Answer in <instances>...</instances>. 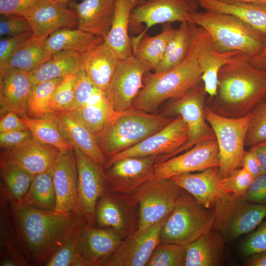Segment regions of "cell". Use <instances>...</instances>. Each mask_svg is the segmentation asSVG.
<instances>
[{"label":"cell","instance_id":"cell-30","mask_svg":"<svg viewBox=\"0 0 266 266\" xmlns=\"http://www.w3.org/2000/svg\"><path fill=\"white\" fill-rule=\"evenodd\" d=\"M200 6L233 16L266 36V2L227 3L218 0H196Z\"/></svg>","mask_w":266,"mask_h":266},{"label":"cell","instance_id":"cell-7","mask_svg":"<svg viewBox=\"0 0 266 266\" xmlns=\"http://www.w3.org/2000/svg\"><path fill=\"white\" fill-rule=\"evenodd\" d=\"M205 118L214 133L219 151L218 170L221 178L242 167L245 140L252 113L230 118L222 116L209 106L204 108Z\"/></svg>","mask_w":266,"mask_h":266},{"label":"cell","instance_id":"cell-9","mask_svg":"<svg viewBox=\"0 0 266 266\" xmlns=\"http://www.w3.org/2000/svg\"><path fill=\"white\" fill-rule=\"evenodd\" d=\"M171 179L154 178L134 194L139 205L136 233L142 232L168 215L186 193Z\"/></svg>","mask_w":266,"mask_h":266},{"label":"cell","instance_id":"cell-26","mask_svg":"<svg viewBox=\"0 0 266 266\" xmlns=\"http://www.w3.org/2000/svg\"><path fill=\"white\" fill-rule=\"evenodd\" d=\"M29 73L16 69L0 72L1 115L14 112L21 117L26 114L27 100L33 86Z\"/></svg>","mask_w":266,"mask_h":266},{"label":"cell","instance_id":"cell-6","mask_svg":"<svg viewBox=\"0 0 266 266\" xmlns=\"http://www.w3.org/2000/svg\"><path fill=\"white\" fill-rule=\"evenodd\" d=\"M213 219V208H206L186 192L165 221L160 243L187 245L212 230Z\"/></svg>","mask_w":266,"mask_h":266},{"label":"cell","instance_id":"cell-42","mask_svg":"<svg viewBox=\"0 0 266 266\" xmlns=\"http://www.w3.org/2000/svg\"><path fill=\"white\" fill-rule=\"evenodd\" d=\"M63 78H56L32 86L26 105L27 116L31 118H42L50 114L51 98L56 87Z\"/></svg>","mask_w":266,"mask_h":266},{"label":"cell","instance_id":"cell-24","mask_svg":"<svg viewBox=\"0 0 266 266\" xmlns=\"http://www.w3.org/2000/svg\"><path fill=\"white\" fill-rule=\"evenodd\" d=\"M170 179L206 208H212L216 200L225 193L218 167H210L195 173H182Z\"/></svg>","mask_w":266,"mask_h":266},{"label":"cell","instance_id":"cell-13","mask_svg":"<svg viewBox=\"0 0 266 266\" xmlns=\"http://www.w3.org/2000/svg\"><path fill=\"white\" fill-rule=\"evenodd\" d=\"M73 148L78 167L77 201L75 214L87 225L97 227L96 205L105 190L103 168L78 148Z\"/></svg>","mask_w":266,"mask_h":266},{"label":"cell","instance_id":"cell-44","mask_svg":"<svg viewBox=\"0 0 266 266\" xmlns=\"http://www.w3.org/2000/svg\"><path fill=\"white\" fill-rule=\"evenodd\" d=\"M187 246L159 243L145 266H185Z\"/></svg>","mask_w":266,"mask_h":266},{"label":"cell","instance_id":"cell-28","mask_svg":"<svg viewBox=\"0 0 266 266\" xmlns=\"http://www.w3.org/2000/svg\"><path fill=\"white\" fill-rule=\"evenodd\" d=\"M69 111L79 118L95 136L102 132L121 113L114 109L106 92L95 86L86 103Z\"/></svg>","mask_w":266,"mask_h":266},{"label":"cell","instance_id":"cell-57","mask_svg":"<svg viewBox=\"0 0 266 266\" xmlns=\"http://www.w3.org/2000/svg\"><path fill=\"white\" fill-rule=\"evenodd\" d=\"M250 148L256 153L260 163L262 174L266 173V141Z\"/></svg>","mask_w":266,"mask_h":266},{"label":"cell","instance_id":"cell-2","mask_svg":"<svg viewBox=\"0 0 266 266\" xmlns=\"http://www.w3.org/2000/svg\"><path fill=\"white\" fill-rule=\"evenodd\" d=\"M192 24V45L185 59L169 69L147 72L143 86L133 101L132 109L153 112L166 100L181 98L202 81L199 55L210 35L204 29Z\"/></svg>","mask_w":266,"mask_h":266},{"label":"cell","instance_id":"cell-33","mask_svg":"<svg viewBox=\"0 0 266 266\" xmlns=\"http://www.w3.org/2000/svg\"><path fill=\"white\" fill-rule=\"evenodd\" d=\"M225 239L211 230L187 245L185 266H216L224 257Z\"/></svg>","mask_w":266,"mask_h":266},{"label":"cell","instance_id":"cell-61","mask_svg":"<svg viewBox=\"0 0 266 266\" xmlns=\"http://www.w3.org/2000/svg\"><path fill=\"white\" fill-rule=\"evenodd\" d=\"M65 5L69 0H54Z\"/></svg>","mask_w":266,"mask_h":266},{"label":"cell","instance_id":"cell-31","mask_svg":"<svg viewBox=\"0 0 266 266\" xmlns=\"http://www.w3.org/2000/svg\"><path fill=\"white\" fill-rule=\"evenodd\" d=\"M104 41L103 37L92 34L78 28H64L50 34L43 44L50 55L63 50L75 51L82 55Z\"/></svg>","mask_w":266,"mask_h":266},{"label":"cell","instance_id":"cell-23","mask_svg":"<svg viewBox=\"0 0 266 266\" xmlns=\"http://www.w3.org/2000/svg\"><path fill=\"white\" fill-rule=\"evenodd\" d=\"M60 152L54 146L33 137L16 146L1 150L0 157L35 175L51 167Z\"/></svg>","mask_w":266,"mask_h":266},{"label":"cell","instance_id":"cell-56","mask_svg":"<svg viewBox=\"0 0 266 266\" xmlns=\"http://www.w3.org/2000/svg\"><path fill=\"white\" fill-rule=\"evenodd\" d=\"M242 167L246 169L255 178L262 174L260 163L256 153L250 148L244 153Z\"/></svg>","mask_w":266,"mask_h":266},{"label":"cell","instance_id":"cell-14","mask_svg":"<svg viewBox=\"0 0 266 266\" xmlns=\"http://www.w3.org/2000/svg\"><path fill=\"white\" fill-rule=\"evenodd\" d=\"M95 218L98 227L112 229L125 238L137 230L138 202L133 195L105 192L98 200Z\"/></svg>","mask_w":266,"mask_h":266},{"label":"cell","instance_id":"cell-63","mask_svg":"<svg viewBox=\"0 0 266 266\" xmlns=\"http://www.w3.org/2000/svg\"><path fill=\"white\" fill-rule=\"evenodd\" d=\"M265 100H266V98Z\"/></svg>","mask_w":266,"mask_h":266},{"label":"cell","instance_id":"cell-52","mask_svg":"<svg viewBox=\"0 0 266 266\" xmlns=\"http://www.w3.org/2000/svg\"><path fill=\"white\" fill-rule=\"evenodd\" d=\"M41 0H0L1 15H19L24 14Z\"/></svg>","mask_w":266,"mask_h":266},{"label":"cell","instance_id":"cell-58","mask_svg":"<svg viewBox=\"0 0 266 266\" xmlns=\"http://www.w3.org/2000/svg\"><path fill=\"white\" fill-rule=\"evenodd\" d=\"M249 62L256 68L266 70V43L260 53L249 58Z\"/></svg>","mask_w":266,"mask_h":266},{"label":"cell","instance_id":"cell-19","mask_svg":"<svg viewBox=\"0 0 266 266\" xmlns=\"http://www.w3.org/2000/svg\"><path fill=\"white\" fill-rule=\"evenodd\" d=\"M169 215L145 231L125 237L102 266H145L160 243L162 229Z\"/></svg>","mask_w":266,"mask_h":266},{"label":"cell","instance_id":"cell-49","mask_svg":"<svg viewBox=\"0 0 266 266\" xmlns=\"http://www.w3.org/2000/svg\"><path fill=\"white\" fill-rule=\"evenodd\" d=\"M266 251V220L242 243L240 252L245 257Z\"/></svg>","mask_w":266,"mask_h":266},{"label":"cell","instance_id":"cell-48","mask_svg":"<svg viewBox=\"0 0 266 266\" xmlns=\"http://www.w3.org/2000/svg\"><path fill=\"white\" fill-rule=\"evenodd\" d=\"M32 31L30 23L24 16L2 15L0 20V35L13 36Z\"/></svg>","mask_w":266,"mask_h":266},{"label":"cell","instance_id":"cell-51","mask_svg":"<svg viewBox=\"0 0 266 266\" xmlns=\"http://www.w3.org/2000/svg\"><path fill=\"white\" fill-rule=\"evenodd\" d=\"M32 31L20 34L1 38L0 40V64L4 62L24 43L32 37Z\"/></svg>","mask_w":266,"mask_h":266},{"label":"cell","instance_id":"cell-62","mask_svg":"<svg viewBox=\"0 0 266 266\" xmlns=\"http://www.w3.org/2000/svg\"><path fill=\"white\" fill-rule=\"evenodd\" d=\"M140 0V3L143 2L145 0Z\"/></svg>","mask_w":266,"mask_h":266},{"label":"cell","instance_id":"cell-54","mask_svg":"<svg viewBox=\"0 0 266 266\" xmlns=\"http://www.w3.org/2000/svg\"><path fill=\"white\" fill-rule=\"evenodd\" d=\"M32 137L29 130L0 133L1 150L13 147Z\"/></svg>","mask_w":266,"mask_h":266},{"label":"cell","instance_id":"cell-46","mask_svg":"<svg viewBox=\"0 0 266 266\" xmlns=\"http://www.w3.org/2000/svg\"><path fill=\"white\" fill-rule=\"evenodd\" d=\"M251 112L245 140V146L250 148L266 141V100L257 105Z\"/></svg>","mask_w":266,"mask_h":266},{"label":"cell","instance_id":"cell-38","mask_svg":"<svg viewBox=\"0 0 266 266\" xmlns=\"http://www.w3.org/2000/svg\"><path fill=\"white\" fill-rule=\"evenodd\" d=\"M176 29L170 23L163 24L162 32L155 36L145 34L133 49V54L154 70L163 59L166 47Z\"/></svg>","mask_w":266,"mask_h":266},{"label":"cell","instance_id":"cell-39","mask_svg":"<svg viewBox=\"0 0 266 266\" xmlns=\"http://www.w3.org/2000/svg\"><path fill=\"white\" fill-rule=\"evenodd\" d=\"M53 166L34 175L28 193L19 203L41 210L55 211L56 197L53 181Z\"/></svg>","mask_w":266,"mask_h":266},{"label":"cell","instance_id":"cell-29","mask_svg":"<svg viewBox=\"0 0 266 266\" xmlns=\"http://www.w3.org/2000/svg\"><path fill=\"white\" fill-rule=\"evenodd\" d=\"M139 3L140 0H116L111 27L104 41L120 59L133 55L132 40L129 35L130 18L133 9Z\"/></svg>","mask_w":266,"mask_h":266},{"label":"cell","instance_id":"cell-34","mask_svg":"<svg viewBox=\"0 0 266 266\" xmlns=\"http://www.w3.org/2000/svg\"><path fill=\"white\" fill-rule=\"evenodd\" d=\"M0 197L8 203H20L28 193L34 175L0 157Z\"/></svg>","mask_w":266,"mask_h":266},{"label":"cell","instance_id":"cell-20","mask_svg":"<svg viewBox=\"0 0 266 266\" xmlns=\"http://www.w3.org/2000/svg\"><path fill=\"white\" fill-rule=\"evenodd\" d=\"M56 197L54 212L75 213L77 201L78 167L73 148L60 151L53 166Z\"/></svg>","mask_w":266,"mask_h":266},{"label":"cell","instance_id":"cell-50","mask_svg":"<svg viewBox=\"0 0 266 266\" xmlns=\"http://www.w3.org/2000/svg\"><path fill=\"white\" fill-rule=\"evenodd\" d=\"M94 86L89 78L83 66L76 73V79L74 87V101L71 111L83 105L90 98Z\"/></svg>","mask_w":266,"mask_h":266},{"label":"cell","instance_id":"cell-47","mask_svg":"<svg viewBox=\"0 0 266 266\" xmlns=\"http://www.w3.org/2000/svg\"><path fill=\"white\" fill-rule=\"evenodd\" d=\"M255 178L243 167L234 170L228 176L221 178L225 193L244 197Z\"/></svg>","mask_w":266,"mask_h":266},{"label":"cell","instance_id":"cell-45","mask_svg":"<svg viewBox=\"0 0 266 266\" xmlns=\"http://www.w3.org/2000/svg\"><path fill=\"white\" fill-rule=\"evenodd\" d=\"M76 73L64 77L55 89L49 103L50 113L71 111L74 101Z\"/></svg>","mask_w":266,"mask_h":266},{"label":"cell","instance_id":"cell-41","mask_svg":"<svg viewBox=\"0 0 266 266\" xmlns=\"http://www.w3.org/2000/svg\"><path fill=\"white\" fill-rule=\"evenodd\" d=\"M21 118L36 140L54 146L60 151L73 148L64 138L50 114L42 118H31L25 114Z\"/></svg>","mask_w":266,"mask_h":266},{"label":"cell","instance_id":"cell-27","mask_svg":"<svg viewBox=\"0 0 266 266\" xmlns=\"http://www.w3.org/2000/svg\"><path fill=\"white\" fill-rule=\"evenodd\" d=\"M120 60L105 41L82 55V66L91 82L105 92Z\"/></svg>","mask_w":266,"mask_h":266},{"label":"cell","instance_id":"cell-60","mask_svg":"<svg viewBox=\"0 0 266 266\" xmlns=\"http://www.w3.org/2000/svg\"><path fill=\"white\" fill-rule=\"evenodd\" d=\"M223 2L227 3H232L238 2H266V0H218Z\"/></svg>","mask_w":266,"mask_h":266},{"label":"cell","instance_id":"cell-18","mask_svg":"<svg viewBox=\"0 0 266 266\" xmlns=\"http://www.w3.org/2000/svg\"><path fill=\"white\" fill-rule=\"evenodd\" d=\"M219 165L216 139L199 143L180 155L155 165V178L168 179L178 174L200 171Z\"/></svg>","mask_w":266,"mask_h":266},{"label":"cell","instance_id":"cell-3","mask_svg":"<svg viewBox=\"0 0 266 266\" xmlns=\"http://www.w3.org/2000/svg\"><path fill=\"white\" fill-rule=\"evenodd\" d=\"M246 55L238 53L220 68L216 95L210 108L217 114L238 118L266 98V70L255 68Z\"/></svg>","mask_w":266,"mask_h":266},{"label":"cell","instance_id":"cell-32","mask_svg":"<svg viewBox=\"0 0 266 266\" xmlns=\"http://www.w3.org/2000/svg\"><path fill=\"white\" fill-rule=\"evenodd\" d=\"M82 67L81 54L63 50L54 53L48 61L29 72V77L33 85L77 73Z\"/></svg>","mask_w":266,"mask_h":266},{"label":"cell","instance_id":"cell-21","mask_svg":"<svg viewBox=\"0 0 266 266\" xmlns=\"http://www.w3.org/2000/svg\"><path fill=\"white\" fill-rule=\"evenodd\" d=\"M31 24L33 37L44 41L55 31L78 26L76 12L54 0H41L23 15Z\"/></svg>","mask_w":266,"mask_h":266},{"label":"cell","instance_id":"cell-1","mask_svg":"<svg viewBox=\"0 0 266 266\" xmlns=\"http://www.w3.org/2000/svg\"><path fill=\"white\" fill-rule=\"evenodd\" d=\"M9 204L18 248L30 266H44L80 219L73 212Z\"/></svg>","mask_w":266,"mask_h":266},{"label":"cell","instance_id":"cell-8","mask_svg":"<svg viewBox=\"0 0 266 266\" xmlns=\"http://www.w3.org/2000/svg\"><path fill=\"white\" fill-rule=\"evenodd\" d=\"M213 210L212 230L228 240L251 232L266 217V205L232 193H224L215 202Z\"/></svg>","mask_w":266,"mask_h":266},{"label":"cell","instance_id":"cell-36","mask_svg":"<svg viewBox=\"0 0 266 266\" xmlns=\"http://www.w3.org/2000/svg\"><path fill=\"white\" fill-rule=\"evenodd\" d=\"M238 53L236 51L221 52L215 47L210 36L199 55V63L202 70L201 81L205 91L210 97L217 93L218 76L221 67Z\"/></svg>","mask_w":266,"mask_h":266},{"label":"cell","instance_id":"cell-17","mask_svg":"<svg viewBox=\"0 0 266 266\" xmlns=\"http://www.w3.org/2000/svg\"><path fill=\"white\" fill-rule=\"evenodd\" d=\"M124 239L112 229L93 227L84 222L77 243L75 266H102Z\"/></svg>","mask_w":266,"mask_h":266},{"label":"cell","instance_id":"cell-16","mask_svg":"<svg viewBox=\"0 0 266 266\" xmlns=\"http://www.w3.org/2000/svg\"><path fill=\"white\" fill-rule=\"evenodd\" d=\"M206 94L203 84L200 83L173 103L172 111L182 117L187 125L189 134L187 142L175 153L173 157L202 141L216 139L213 130L205 118L204 103Z\"/></svg>","mask_w":266,"mask_h":266},{"label":"cell","instance_id":"cell-35","mask_svg":"<svg viewBox=\"0 0 266 266\" xmlns=\"http://www.w3.org/2000/svg\"><path fill=\"white\" fill-rule=\"evenodd\" d=\"M0 266H30L19 251L8 202L0 197Z\"/></svg>","mask_w":266,"mask_h":266},{"label":"cell","instance_id":"cell-5","mask_svg":"<svg viewBox=\"0 0 266 266\" xmlns=\"http://www.w3.org/2000/svg\"><path fill=\"white\" fill-rule=\"evenodd\" d=\"M170 122L161 116L131 109L121 113L95 137L107 160L163 129Z\"/></svg>","mask_w":266,"mask_h":266},{"label":"cell","instance_id":"cell-55","mask_svg":"<svg viewBox=\"0 0 266 266\" xmlns=\"http://www.w3.org/2000/svg\"><path fill=\"white\" fill-rule=\"evenodd\" d=\"M28 130L17 113L7 112L2 115L0 122V133Z\"/></svg>","mask_w":266,"mask_h":266},{"label":"cell","instance_id":"cell-43","mask_svg":"<svg viewBox=\"0 0 266 266\" xmlns=\"http://www.w3.org/2000/svg\"><path fill=\"white\" fill-rule=\"evenodd\" d=\"M84 222L82 219H79L70 233L47 260L45 266H75L77 243Z\"/></svg>","mask_w":266,"mask_h":266},{"label":"cell","instance_id":"cell-25","mask_svg":"<svg viewBox=\"0 0 266 266\" xmlns=\"http://www.w3.org/2000/svg\"><path fill=\"white\" fill-rule=\"evenodd\" d=\"M115 3L116 0H83L68 4L77 15V28L104 38L111 27Z\"/></svg>","mask_w":266,"mask_h":266},{"label":"cell","instance_id":"cell-40","mask_svg":"<svg viewBox=\"0 0 266 266\" xmlns=\"http://www.w3.org/2000/svg\"><path fill=\"white\" fill-rule=\"evenodd\" d=\"M192 41V23L181 22L168 43L163 60L154 71H164L180 64L188 54Z\"/></svg>","mask_w":266,"mask_h":266},{"label":"cell","instance_id":"cell-37","mask_svg":"<svg viewBox=\"0 0 266 266\" xmlns=\"http://www.w3.org/2000/svg\"><path fill=\"white\" fill-rule=\"evenodd\" d=\"M43 41L32 36L4 62L0 64V72L16 69L30 72L37 68L52 56L44 49Z\"/></svg>","mask_w":266,"mask_h":266},{"label":"cell","instance_id":"cell-4","mask_svg":"<svg viewBox=\"0 0 266 266\" xmlns=\"http://www.w3.org/2000/svg\"><path fill=\"white\" fill-rule=\"evenodd\" d=\"M189 17L191 23L208 33L220 51H236L250 58L260 53L266 43L265 35L233 16L205 10Z\"/></svg>","mask_w":266,"mask_h":266},{"label":"cell","instance_id":"cell-11","mask_svg":"<svg viewBox=\"0 0 266 266\" xmlns=\"http://www.w3.org/2000/svg\"><path fill=\"white\" fill-rule=\"evenodd\" d=\"M189 138L187 125L180 115L165 128L138 143L107 159V168L117 160L128 157H158L157 163L172 157Z\"/></svg>","mask_w":266,"mask_h":266},{"label":"cell","instance_id":"cell-53","mask_svg":"<svg viewBox=\"0 0 266 266\" xmlns=\"http://www.w3.org/2000/svg\"><path fill=\"white\" fill-rule=\"evenodd\" d=\"M244 198L250 202L266 205V173L254 179Z\"/></svg>","mask_w":266,"mask_h":266},{"label":"cell","instance_id":"cell-12","mask_svg":"<svg viewBox=\"0 0 266 266\" xmlns=\"http://www.w3.org/2000/svg\"><path fill=\"white\" fill-rule=\"evenodd\" d=\"M158 158L155 156L125 157L103 169L105 192L133 195L144 184L154 179Z\"/></svg>","mask_w":266,"mask_h":266},{"label":"cell","instance_id":"cell-10","mask_svg":"<svg viewBox=\"0 0 266 266\" xmlns=\"http://www.w3.org/2000/svg\"><path fill=\"white\" fill-rule=\"evenodd\" d=\"M200 5L196 0H145L132 10L129 29L133 32L143 30L131 38L133 49L152 27L158 24L175 22H191L189 15L197 11Z\"/></svg>","mask_w":266,"mask_h":266},{"label":"cell","instance_id":"cell-15","mask_svg":"<svg viewBox=\"0 0 266 266\" xmlns=\"http://www.w3.org/2000/svg\"><path fill=\"white\" fill-rule=\"evenodd\" d=\"M151 68L133 54L120 59L106 91L114 109L123 113L131 109L133 101L143 86V78Z\"/></svg>","mask_w":266,"mask_h":266},{"label":"cell","instance_id":"cell-22","mask_svg":"<svg viewBox=\"0 0 266 266\" xmlns=\"http://www.w3.org/2000/svg\"><path fill=\"white\" fill-rule=\"evenodd\" d=\"M62 136L71 147H76L104 168L107 160L94 134L71 111H59L50 114Z\"/></svg>","mask_w":266,"mask_h":266},{"label":"cell","instance_id":"cell-59","mask_svg":"<svg viewBox=\"0 0 266 266\" xmlns=\"http://www.w3.org/2000/svg\"><path fill=\"white\" fill-rule=\"evenodd\" d=\"M245 265L247 266H266V251L249 257Z\"/></svg>","mask_w":266,"mask_h":266}]
</instances>
